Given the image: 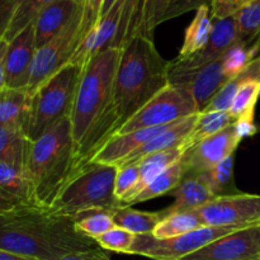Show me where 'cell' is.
Here are the masks:
<instances>
[{"label": "cell", "mask_w": 260, "mask_h": 260, "mask_svg": "<svg viewBox=\"0 0 260 260\" xmlns=\"http://www.w3.org/2000/svg\"><path fill=\"white\" fill-rule=\"evenodd\" d=\"M121 52L119 48H107L94 56L81 71L70 114L75 173L88 165L118 131L113 90Z\"/></svg>", "instance_id": "obj_1"}, {"label": "cell", "mask_w": 260, "mask_h": 260, "mask_svg": "<svg viewBox=\"0 0 260 260\" xmlns=\"http://www.w3.org/2000/svg\"><path fill=\"white\" fill-rule=\"evenodd\" d=\"M79 233L75 220L50 208L25 203L0 212V250L37 260H56L98 249Z\"/></svg>", "instance_id": "obj_2"}, {"label": "cell", "mask_w": 260, "mask_h": 260, "mask_svg": "<svg viewBox=\"0 0 260 260\" xmlns=\"http://www.w3.org/2000/svg\"><path fill=\"white\" fill-rule=\"evenodd\" d=\"M169 69L170 61L160 55L151 38L135 37L123 46L113 90L118 131L137 111L169 85Z\"/></svg>", "instance_id": "obj_3"}, {"label": "cell", "mask_w": 260, "mask_h": 260, "mask_svg": "<svg viewBox=\"0 0 260 260\" xmlns=\"http://www.w3.org/2000/svg\"><path fill=\"white\" fill-rule=\"evenodd\" d=\"M25 167L32 185L33 205L50 208L75 173L70 117L36 141H29Z\"/></svg>", "instance_id": "obj_4"}, {"label": "cell", "mask_w": 260, "mask_h": 260, "mask_svg": "<svg viewBox=\"0 0 260 260\" xmlns=\"http://www.w3.org/2000/svg\"><path fill=\"white\" fill-rule=\"evenodd\" d=\"M117 172L116 165H85L63 185L50 210L74 220L95 211L111 212L121 206L114 194Z\"/></svg>", "instance_id": "obj_5"}, {"label": "cell", "mask_w": 260, "mask_h": 260, "mask_svg": "<svg viewBox=\"0 0 260 260\" xmlns=\"http://www.w3.org/2000/svg\"><path fill=\"white\" fill-rule=\"evenodd\" d=\"M81 71L83 69L79 66L69 63L32 94L29 119L25 131L28 141H36L70 117Z\"/></svg>", "instance_id": "obj_6"}, {"label": "cell", "mask_w": 260, "mask_h": 260, "mask_svg": "<svg viewBox=\"0 0 260 260\" xmlns=\"http://www.w3.org/2000/svg\"><path fill=\"white\" fill-rule=\"evenodd\" d=\"M200 113L194 99L188 90L169 84L137 111L118 131L128 134L137 129L172 124L193 114Z\"/></svg>", "instance_id": "obj_7"}, {"label": "cell", "mask_w": 260, "mask_h": 260, "mask_svg": "<svg viewBox=\"0 0 260 260\" xmlns=\"http://www.w3.org/2000/svg\"><path fill=\"white\" fill-rule=\"evenodd\" d=\"M238 230L241 229L202 226L184 235L164 240L156 239L152 234L136 235L129 254L141 255L152 260H180L205 248L217 239Z\"/></svg>", "instance_id": "obj_8"}, {"label": "cell", "mask_w": 260, "mask_h": 260, "mask_svg": "<svg viewBox=\"0 0 260 260\" xmlns=\"http://www.w3.org/2000/svg\"><path fill=\"white\" fill-rule=\"evenodd\" d=\"M81 12L50 42L36 50L32 74L28 84V93L35 94L48 79L69 65L80 43Z\"/></svg>", "instance_id": "obj_9"}, {"label": "cell", "mask_w": 260, "mask_h": 260, "mask_svg": "<svg viewBox=\"0 0 260 260\" xmlns=\"http://www.w3.org/2000/svg\"><path fill=\"white\" fill-rule=\"evenodd\" d=\"M205 226L245 229L260 223V194H238L215 197L196 210Z\"/></svg>", "instance_id": "obj_10"}, {"label": "cell", "mask_w": 260, "mask_h": 260, "mask_svg": "<svg viewBox=\"0 0 260 260\" xmlns=\"http://www.w3.org/2000/svg\"><path fill=\"white\" fill-rule=\"evenodd\" d=\"M180 260H260V223L222 236Z\"/></svg>", "instance_id": "obj_11"}, {"label": "cell", "mask_w": 260, "mask_h": 260, "mask_svg": "<svg viewBox=\"0 0 260 260\" xmlns=\"http://www.w3.org/2000/svg\"><path fill=\"white\" fill-rule=\"evenodd\" d=\"M228 81L222 70V60L197 69H169V84L189 91L200 112L206 108Z\"/></svg>", "instance_id": "obj_12"}, {"label": "cell", "mask_w": 260, "mask_h": 260, "mask_svg": "<svg viewBox=\"0 0 260 260\" xmlns=\"http://www.w3.org/2000/svg\"><path fill=\"white\" fill-rule=\"evenodd\" d=\"M240 142L233 123L223 131L190 146L182 157L187 172L185 175L208 172L226 157L235 154Z\"/></svg>", "instance_id": "obj_13"}, {"label": "cell", "mask_w": 260, "mask_h": 260, "mask_svg": "<svg viewBox=\"0 0 260 260\" xmlns=\"http://www.w3.org/2000/svg\"><path fill=\"white\" fill-rule=\"evenodd\" d=\"M35 22L8 42L5 55V86L10 89H27L35 60Z\"/></svg>", "instance_id": "obj_14"}, {"label": "cell", "mask_w": 260, "mask_h": 260, "mask_svg": "<svg viewBox=\"0 0 260 260\" xmlns=\"http://www.w3.org/2000/svg\"><path fill=\"white\" fill-rule=\"evenodd\" d=\"M239 42L235 18L213 19L212 32L208 43L203 50L187 58H177L170 61V68L197 69L207 63L222 60L229 50Z\"/></svg>", "instance_id": "obj_15"}, {"label": "cell", "mask_w": 260, "mask_h": 260, "mask_svg": "<svg viewBox=\"0 0 260 260\" xmlns=\"http://www.w3.org/2000/svg\"><path fill=\"white\" fill-rule=\"evenodd\" d=\"M174 123L161 127H152V128L137 129V131L128 132V134L116 135L99 149V151L91 157L89 164L94 162V164H108L118 167L135 150L154 140L155 137L170 128Z\"/></svg>", "instance_id": "obj_16"}, {"label": "cell", "mask_w": 260, "mask_h": 260, "mask_svg": "<svg viewBox=\"0 0 260 260\" xmlns=\"http://www.w3.org/2000/svg\"><path fill=\"white\" fill-rule=\"evenodd\" d=\"M198 116H200V113L193 114V116L187 117V118L175 122V123L173 124L170 128H168L167 131L162 132L161 135L155 137L154 140L149 141L147 144H145L144 146L135 150L132 154H129L128 156L118 165V168L128 167V165H137L141 160H144L145 157L150 156V155L152 154H156V152L168 151V150L175 149V147L183 146V145L187 146L188 137H189L193 128H194L196 123H197Z\"/></svg>", "instance_id": "obj_17"}, {"label": "cell", "mask_w": 260, "mask_h": 260, "mask_svg": "<svg viewBox=\"0 0 260 260\" xmlns=\"http://www.w3.org/2000/svg\"><path fill=\"white\" fill-rule=\"evenodd\" d=\"M83 7L71 0H56L46 7L35 20V36L37 48L42 47L58 35L79 13Z\"/></svg>", "instance_id": "obj_18"}, {"label": "cell", "mask_w": 260, "mask_h": 260, "mask_svg": "<svg viewBox=\"0 0 260 260\" xmlns=\"http://www.w3.org/2000/svg\"><path fill=\"white\" fill-rule=\"evenodd\" d=\"M169 194L174 197V203L165 210L160 211L162 218L174 212L198 210L215 198L208 187L205 173L185 175L180 184Z\"/></svg>", "instance_id": "obj_19"}, {"label": "cell", "mask_w": 260, "mask_h": 260, "mask_svg": "<svg viewBox=\"0 0 260 260\" xmlns=\"http://www.w3.org/2000/svg\"><path fill=\"white\" fill-rule=\"evenodd\" d=\"M25 162L27 159H0V190L20 205H33L32 185Z\"/></svg>", "instance_id": "obj_20"}, {"label": "cell", "mask_w": 260, "mask_h": 260, "mask_svg": "<svg viewBox=\"0 0 260 260\" xmlns=\"http://www.w3.org/2000/svg\"><path fill=\"white\" fill-rule=\"evenodd\" d=\"M187 150L188 147L185 145H183V146L175 147V149L168 150V151L156 152V154H152L150 156L145 157L144 160H141L137 164L139 165V180H137L134 189L127 194V197L121 201V206L128 205L155 178L159 177L168 168H170L175 162L179 161Z\"/></svg>", "instance_id": "obj_21"}, {"label": "cell", "mask_w": 260, "mask_h": 260, "mask_svg": "<svg viewBox=\"0 0 260 260\" xmlns=\"http://www.w3.org/2000/svg\"><path fill=\"white\" fill-rule=\"evenodd\" d=\"M32 95L27 89L5 88L0 91V126L19 129L25 135Z\"/></svg>", "instance_id": "obj_22"}, {"label": "cell", "mask_w": 260, "mask_h": 260, "mask_svg": "<svg viewBox=\"0 0 260 260\" xmlns=\"http://www.w3.org/2000/svg\"><path fill=\"white\" fill-rule=\"evenodd\" d=\"M212 25L213 19L211 14V8L208 5L201 7L200 9L196 10L192 22L185 28L184 40H183V45L177 58L190 57L203 50L210 40Z\"/></svg>", "instance_id": "obj_23"}, {"label": "cell", "mask_w": 260, "mask_h": 260, "mask_svg": "<svg viewBox=\"0 0 260 260\" xmlns=\"http://www.w3.org/2000/svg\"><path fill=\"white\" fill-rule=\"evenodd\" d=\"M250 80L260 81V55L256 56L238 76L229 80L225 85L221 88V90L211 99L210 103L206 106V108L202 112H215L222 111L229 112L231 104H233L234 98L238 93L239 88L244 83ZM201 113V112H200Z\"/></svg>", "instance_id": "obj_24"}, {"label": "cell", "mask_w": 260, "mask_h": 260, "mask_svg": "<svg viewBox=\"0 0 260 260\" xmlns=\"http://www.w3.org/2000/svg\"><path fill=\"white\" fill-rule=\"evenodd\" d=\"M114 223L117 228L124 229L135 235H147L154 233L155 228L162 220L161 213L137 211L132 207H119L111 211Z\"/></svg>", "instance_id": "obj_25"}, {"label": "cell", "mask_w": 260, "mask_h": 260, "mask_svg": "<svg viewBox=\"0 0 260 260\" xmlns=\"http://www.w3.org/2000/svg\"><path fill=\"white\" fill-rule=\"evenodd\" d=\"M185 174H187L185 167L183 164L182 159H180L179 161H177L174 165L168 168L165 172H162L159 177L155 178L144 190H141L140 194H137L124 207H131V206L137 205V203L146 202V201L154 200V198L160 197V196L169 194L172 190H174L180 184Z\"/></svg>", "instance_id": "obj_26"}, {"label": "cell", "mask_w": 260, "mask_h": 260, "mask_svg": "<svg viewBox=\"0 0 260 260\" xmlns=\"http://www.w3.org/2000/svg\"><path fill=\"white\" fill-rule=\"evenodd\" d=\"M205 226L201 221L200 216L193 211H182V212H174L165 216L159 225L155 228L152 235L156 239H172L177 236L184 235V234L194 231L197 229Z\"/></svg>", "instance_id": "obj_27"}, {"label": "cell", "mask_w": 260, "mask_h": 260, "mask_svg": "<svg viewBox=\"0 0 260 260\" xmlns=\"http://www.w3.org/2000/svg\"><path fill=\"white\" fill-rule=\"evenodd\" d=\"M234 122H235V119L233 118V116L229 112H201L200 116H198L197 123H196L194 128H193L189 137H188V149L193 145L201 142L202 140L208 139V137L223 131L230 124H233Z\"/></svg>", "instance_id": "obj_28"}, {"label": "cell", "mask_w": 260, "mask_h": 260, "mask_svg": "<svg viewBox=\"0 0 260 260\" xmlns=\"http://www.w3.org/2000/svg\"><path fill=\"white\" fill-rule=\"evenodd\" d=\"M234 169H235V154L226 157L208 172H205L208 187L215 197L240 193V190L235 185Z\"/></svg>", "instance_id": "obj_29"}, {"label": "cell", "mask_w": 260, "mask_h": 260, "mask_svg": "<svg viewBox=\"0 0 260 260\" xmlns=\"http://www.w3.org/2000/svg\"><path fill=\"white\" fill-rule=\"evenodd\" d=\"M234 18L239 42L245 45L255 42L260 37V0H250Z\"/></svg>", "instance_id": "obj_30"}, {"label": "cell", "mask_w": 260, "mask_h": 260, "mask_svg": "<svg viewBox=\"0 0 260 260\" xmlns=\"http://www.w3.org/2000/svg\"><path fill=\"white\" fill-rule=\"evenodd\" d=\"M56 0H22L5 32L4 40L9 42L19 32H22L27 25L33 23L41 12L48 7L50 4L55 3Z\"/></svg>", "instance_id": "obj_31"}, {"label": "cell", "mask_w": 260, "mask_h": 260, "mask_svg": "<svg viewBox=\"0 0 260 260\" xmlns=\"http://www.w3.org/2000/svg\"><path fill=\"white\" fill-rule=\"evenodd\" d=\"M259 50L254 45H245L238 42L226 52L222 58V70L229 80L238 76L256 56Z\"/></svg>", "instance_id": "obj_32"}, {"label": "cell", "mask_w": 260, "mask_h": 260, "mask_svg": "<svg viewBox=\"0 0 260 260\" xmlns=\"http://www.w3.org/2000/svg\"><path fill=\"white\" fill-rule=\"evenodd\" d=\"M260 98V81L250 80L244 83L239 88L233 104H231L229 113L233 118L238 119L244 116H254L255 106Z\"/></svg>", "instance_id": "obj_33"}, {"label": "cell", "mask_w": 260, "mask_h": 260, "mask_svg": "<svg viewBox=\"0 0 260 260\" xmlns=\"http://www.w3.org/2000/svg\"><path fill=\"white\" fill-rule=\"evenodd\" d=\"M29 141L19 129L0 126V159H27Z\"/></svg>", "instance_id": "obj_34"}, {"label": "cell", "mask_w": 260, "mask_h": 260, "mask_svg": "<svg viewBox=\"0 0 260 260\" xmlns=\"http://www.w3.org/2000/svg\"><path fill=\"white\" fill-rule=\"evenodd\" d=\"M75 228L79 233L95 240L107 231L116 228L109 211H95L75 218Z\"/></svg>", "instance_id": "obj_35"}, {"label": "cell", "mask_w": 260, "mask_h": 260, "mask_svg": "<svg viewBox=\"0 0 260 260\" xmlns=\"http://www.w3.org/2000/svg\"><path fill=\"white\" fill-rule=\"evenodd\" d=\"M136 235L129 231L124 230L121 228H113L112 230L107 231L102 236L95 239V243L98 244L99 248L103 250H111L114 253L129 254L132 245L135 243Z\"/></svg>", "instance_id": "obj_36"}, {"label": "cell", "mask_w": 260, "mask_h": 260, "mask_svg": "<svg viewBox=\"0 0 260 260\" xmlns=\"http://www.w3.org/2000/svg\"><path fill=\"white\" fill-rule=\"evenodd\" d=\"M170 0H147L144 10L141 25L137 37H146L154 40V32L157 25L161 24L162 17Z\"/></svg>", "instance_id": "obj_37"}, {"label": "cell", "mask_w": 260, "mask_h": 260, "mask_svg": "<svg viewBox=\"0 0 260 260\" xmlns=\"http://www.w3.org/2000/svg\"><path fill=\"white\" fill-rule=\"evenodd\" d=\"M137 180H139V165H128V167L118 168L116 184H114V194H116L119 203L134 189Z\"/></svg>", "instance_id": "obj_38"}, {"label": "cell", "mask_w": 260, "mask_h": 260, "mask_svg": "<svg viewBox=\"0 0 260 260\" xmlns=\"http://www.w3.org/2000/svg\"><path fill=\"white\" fill-rule=\"evenodd\" d=\"M103 5L104 0H84L80 27V42L99 22Z\"/></svg>", "instance_id": "obj_39"}, {"label": "cell", "mask_w": 260, "mask_h": 260, "mask_svg": "<svg viewBox=\"0 0 260 260\" xmlns=\"http://www.w3.org/2000/svg\"><path fill=\"white\" fill-rule=\"evenodd\" d=\"M211 4H212V0H170L161 23L180 17L192 10L200 9L201 7H205V5L210 7Z\"/></svg>", "instance_id": "obj_40"}, {"label": "cell", "mask_w": 260, "mask_h": 260, "mask_svg": "<svg viewBox=\"0 0 260 260\" xmlns=\"http://www.w3.org/2000/svg\"><path fill=\"white\" fill-rule=\"evenodd\" d=\"M250 0H212L210 5L212 19H225L234 17L240 9H243Z\"/></svg>", "instance_id": "obj_41"}, {"label": "cell", "mask_w": 260, "mask_h": 260, "mask_svg": "<svg viewBox=\"0 0 260 260\" xmlns=\"http://www.w3.org/2000/svg\"><path fill=\"white\" fill-rule=\"evenodd\" d=\"M20 2L22 0H0V40L4 38Z\"/></svg>", "instance_id": "obj_42"}, {"label": "cell", "mask_w": 260, "mask_h": 260, "mask_svg": "<svg viewBox=\"0 0 260 260\" xmlns=\"http://www.w3.org/2000/svg\"><path fill=\"white\" fill-rule=\"evenodd\" d=\"M236 136L243 141L244 139L254 136L258 132V126L254 123V116H244L234 122Z\"/></svg>", "instance_id": "obj_43"}, {"label": "cell", "mask_w": 260, "mask_h": 260, "mask_svg": "<svg viewBox=\"0 0 260 260\" xmlns=\"http://www.w3.org/2000/svg\"><path fill=\"white\" fill-rule=\"evenodd\" d=\"M56 260H112L103 251V249L98 248L94 250L83 251V253L71 254V255H66L63 258L56 259Z\"/></svg>", "instance_id": "obj_44"}, {"label": "cell", "mask_w": 260, "mask_h": 260, "mask_svg": "<svg viewBox=\"0 0 260 260\" xmlns=\"http://www.w3.org/2000/svg\"><path fill=\"white\" fill-rule=\"evenodd\" d=\"M8 50V41L0 40V91L4 90L5 86V55Z\"/></svg>", "instance_id": "obj_45"}, {"label": "cell", "mask_w": 260, "mask_h": 260, "mask_svg": "<svg viewBox=\"0 0 260 260\" xmlns=\"http://www.w3.org/2000/svg\"><path fill=\"white\" fill-rule=\"evenodd\" d=\"M20 203H18L17 201L13 200L12 197H9V196H7L5 193H3L2 190H0V212H4V211H9L12 210V208L17 207V206H19Z\"/></svg>", "instance_id": "obj_46"}, {"label": "cell", "mask_w": 260, "mask_h": 260, "mask_svg": "<svg viewBox=\"0 0 260 260\" xmlns=\"http://www.w3.org/2000/svg\"><path fill=\"white\" fill-rule=\"evenodd\" d=\"M0 260H37V259L28 258V256L18 255V254L9 253V251L0 250Z\"/></svg>", "instance_id": "obj_47"}, {"label": "cell", "mask_w": 260, "mask_h": 260, "mask_svg": "<svg viewBox=\"0 0 260 260\" xmlns=\"http://www.w3.org/2000/svg\"><path fill=\"white\" fill-rule=\"evenodd\" d=\"M117 0H104V5H103V9H102V15L101 18L103 17L104 14H107L108 13V10L111 9L112 7H113V4L116 3Z\"/></svg>", "instance_id": "obj_48"}, {"label": "cell", "mask_w": 260, "mask_h": 260, "mask_svg": "<svg viewBox=\"0 0 260 260\" xmlns=\"http://www.w3.org/2000/svg\"><path fill=\"white\" fill-rule=\"evenodd\" d=\"M71 2L76 3V4H79V5H81V7H83V3H84V0H71Z\"/></svg>", "instance_id": "obj_49"}, {"label": "cell", "mask_w": 260, "mask_h": 260, "mask_svg": "<svg viewBox=\"0 0 260 260\" xmlns=\"http://www.w3.org/2000/svg\"><path fill=\"white\" fill-rule=\"evenodd\" d=\"M254 43V45H255L256 46V47H258L259 48V51H260V37L258 38V40H256L255 41V42H253Z\"/></svg>", "instance_id": "obj_50"}]
</instances>
